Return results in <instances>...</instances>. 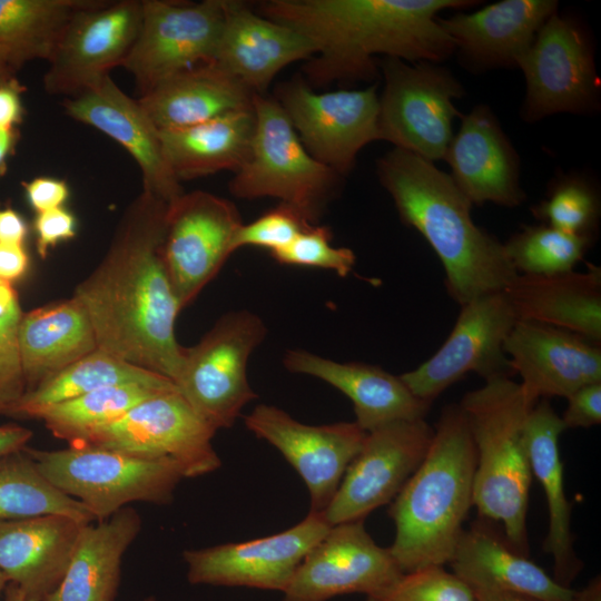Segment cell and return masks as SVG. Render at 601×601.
<instances>
[{"instance_id": "cell-54", "label": "cell", "mask_w": 601, "mask_h": 601, "mask_svg": "<svg viewBox=\"0 0 601 601\" xmlns=\"http://www.w3.org/2000/svg\"><path fill=\"white\" fill-rule=\"evenodd\" d=\"M574 601H601V580L593 579L583 590L574 593Z\"/></svg>"}, {"instance_id": "cell-51", "label": "cell", "mask_w": 601, "mask_h": 601, "mask_svg": "<svg viewBox=\"0 0 601 601\" xmlns=\"http://www.w3.org/2000/svg\"><path fill=\"white\" fill-rule=\"evenodd\" d=\"M32 435L31 430L17 424L1 425L0 457L24 449Z\"/></svg>"}, {"instance_id": "cell-48", "label": "cell", "mask_w": 601, "mask_h": 601, "mask_svg": "<svg viewBox=\"0 0 601 601\" xmlns=\"http://www.w3.org/2000/svg\"><path fill=\"white\" fill-rule=\"evenodd\" d=\"M24 87L12 77L0 83V128L14 129L22 122Z\"/></svg>"}, {"instance_id": "cell-53", "label": "cell", "mask_w": 601, "mask_h": 601, "mask_svg": "<svg viewBox=\"0 0 601 601\" xmlns=\"http://www.w3.org/2000/svg\"><path fill=\"white\" fill-rule=\"evenodd\" d=\"M476 601H536L529 597L508 592H494L485 590H472Z\"/></svg>"}, {"instance_id": "cell-7", "label": "cell", "mask_w": 601, "mask_h": 601, "mask_svg": "<svg viewBox=\"0 0 601 601\" xmlns=\"http://www.w3.org/2000/svg\"><path fill=\"white\" fill-rule=\"evenodd\" d=\"M40 472L62 493L102 521L132 502L169 504L185 479L170 459H145L85 444L61 450L24 447Z\"/></svg>"}, {"instance_id": "cell-43", "label": "cell", "mask_w": 601, "mask_h": 601, "mask_svg": "<svg viewBox=\"0 0 601 601\" xmlns=\"http://www.w3.org/2000/svg\"><path fill=\"white\" fill-rule=\"evenodd\" d=\"M331 240L329 227L311 225L288 246L270 255L283 265L331 269L345 277L355 265V254L347 247H333Z\"/></svg>"}, {"instance_id": "cell-12", "label": "cell", "mask_w": 601, "mask_h": 601, "mask_svg": "<svg viewBox=\"0 0 601 601\" xmlns=\"http://www.w3.org/2000/svg\"><path fill=\"white\" fill-rule=\"evenodd\" d=\"M215 432L176 386L141 401L117 421L76 444L145 459H170L180 466L185 477H197L216 471L221 464L211 443Z\"/></svg>"}, {"instance_id": "cell-18", "label": "cell", "mask_w": 601, "mask_h": 601, "mask_svg": "<svg viewBox=\"0 0 601 601\" xmlns=\"http://www.w3.org/2000/svg\"><path fill=\"white\" fill-rule=\"evenodd\" d=\"M323 513H312L283 532L238 543L186 550L191 584L245 587L283 592L306 554L329 531Z\"/></svg>"}, {"instance_id": "cell-36", "label": "cell", "mask_w": 601, "mask_h": 601, "mask_svg": "<svg viewBox=\"0 0 601 601\" xmlns=\"http://www.w3.org/2000/svg\"><path fill=\"white\" fill-rule=\"evenodd\" d=\"M91 0H0V53L16 71L49 61L72 16Z\"/></svg>"}, {"instance_id": "cell-35", "label": "cell", "mask_w": 601, "mask_h": 601, "mask_svg": "<svg viewBox=\"0 0 601 601\" xmlns=\"http://www.w3.org/2000/svg\"><path fill=\"white\" fill-rule=\"evenodd\" d=\"M127 384L165 388L176 385L160 374L95 349L37 388L26 392L10 417L37 418L46 408L89 392Z\"/></svg>"}, {"instance_id": "cell-58", "label": "cell", "mask_w": 601, "mask_h": 601, "mask_svg": "<svg viewBox=\"0 0 601 601\" xmlns=\"http://www.w3.org/2000/svg\"><path fill=\"white\" fill-rule=\"evenodd\" d=\"M141 601H157L155 597H146Z\"/></svg>"}, {"instance_id": "cell-50", "label": "cell", "mask_w": 601, "mask_h": 601, "mask_svg": "<svg viewBox=\"0 0 601 601\" xmlns=\"http://www.w3.org/2000/svg\"><path fill=\"white\" fill-rule=\"evenodd\" d=\"M27 234V223L17 210L0 209V243L23 245Z\"/></svg>"}, {"instance_id": "cell-29", "label": "cell", "mask_w": 601, "mask_h": 601, "mask_svg": "<svg viewBox=\"0 0 601 601\" xmlns=\"http://www.w3.org/2000/svg\"><path fill=\"white\" fill-rule=\"evenodd\" d=\"M450 564L471 590L508 592L536 601H574L573 590L481 523L463 530Z\"/></svg>"}, {"instance_id": "cell-13", "label": "cell", "mask_w": 601, "mask_h": 601, "mask_svg": "<svg viewBox=\"0 0 601 601\" xmlns=\"http://www.w3.org/2000/svg\"><path fill=\"white\" fill-rule=\"evenodd\" d=\"M504 290L463 305L442 346L415 370L400 375L420 400L432 402L469 373L484 381L514 375L504 342L518 322Z\"/></svg>"}, {"instance_id": "cell-41", "label": "cell", "mask_w": 601, "mask_h": 601, "mask_svg": "<svg viewBox=\"0 0 601 601\" xmlns=\"http://www.w3.org/2000/svg\"><path fill=\"white\" fill-rule=\"evenodd\" d=\"M22 314L12 284L0 280V416L10 417L27 392L18 343Z\"/></svg>"}, {"instance_id": "cell-38", "label": "cell", "mask_w": 601, "mask_h": 601, "mask_svg": "<svg viewBox=\"0 0 601 601\" xmlns=\"http://www.w3.org/2000/svg\"><path fill=\"white\" fill-rule=\"evenodd\" d=\"M174 387L176 385L156 388L127 384L99 388L55 404L42 411L37 418L43 421L55 437L71 445L117 421L141 401Z\"/></svg>"}, {"instance_id": "cell-27", "label": "cell", "mask_w": 601, "mask_h": 601, "mask_svg": "<svg viewBox=\"0 0 601 601\" xmlns=\"http://www.w3.org/2000/svg\"><path fill=\"white\" fill-rule=\"evenodd\" d=\"M292 373L317 377L345 394L354 405L357 425L371 432L396 421L425 418L431 403L416 397L400 376L365 363H339L303 349L287 352Z\"/></svg>"}, {"instance_id": "cell-42", "label": "cell", "mask_w": 601, "mask_h": 601, "mask_svg": "<svg viewBox=\"0 0 601 601\" xmlns=\"http://www.w3.org/2000/svg\"><path fill=\"white\" fill-rule=\"evenodd\" d=\"M366 601H476L472 590L443 566H426L403 573L393 584L368 595Z\"/></svg>"}, {"instance_id": "cell-22", "label": "cell", "mask_w": 601, "mask_h": 601, "mask_svg": "<svg viewBox=\"0 0 601 601\" xmlns=\"http://www.w3.org/2000/svg\"><path fill=\"white\" fill-rule=\"evenodd\" d=\"M449 174L472 205L518 207L526 195L520 184V158L499 119L485 104L461 116L447 147Z\"/></svg>"}, {"instance_id": "cell-32", "label": "cell", "mask_w": 601, "mask_h": 601, "mask_svg": "<svg viewBox=\"0 0 601 601\" xmlns=\"http://www.w3.org/2000/svg\"><path fill=\"white\" fill-rule=\"evenodd\" d=\"M141 530L134 508L82 526L67 571L45 601H114L122 558Z\"/></svg>"}, {"instance_id": "cell-57", "label": "cell", "mask_w": 601, "mask_h": 601, "mask_svg": "<svg viewBox=\"0 0 601 601\" xmlns=\"http://www.w3.org/2000/svg\"><path fill=\"white\" fill-rule=\"evenodd\" d=\"M9 583V580L7 579V577L0 571V599H1V595L4 594V590L7 588Z\"/></svg>"}, {"instance_id": "cell-33", "label": "cell", "mask_w": 601, "mask_h": 601, "mask_svg": "<svg viewBox=\"0 0 601 601\" xmlns=\"http://www.w3.org/2000/svg\"><path fill=\"white\" fill-rule=\"evenodd\" d=\"M565 430L561 416L548 400H540L525 422V441L532 476L540 482L548 502L549 531L544 551L552 555L555 580L565 585L581 570L573 549L571 504L563 484L559 439Z\"/></svg>"}, {"instance_id": "cell-31", "label": "cell", "mask_w": 601, "mask_h": 601, "mask_svg": "<svg viewBox=\"0 0 601 601\" xmlns=\"http://www.w3.org/2000/svg\"><path fill=\"white\" fill-rule=\"evenodd\" d=\"M18 343L27 392L98 348L89 315L75 296L23 313Z\"/></svg>"}, {"instance_id": "cell-46", "label": "cell", "mask_w": 601, "mask_h": 601, "mask_svg": "<svg viewBox=\"0 0 601 601\" xmlns=\"http://www.w3.org/2000/svg\"><path fill=\"white\" fill-rule=\"evenodd\" d=\"M561 417L566 428H589L601 423V382L584 385L572 393Z\"/></svg>"}, {"instance_id": "cell-19", "label": "cell", "mask_w": 601, "mask_h": 601, "mask_svg": "<svg viewBox=\"0 0 601 601\" xmlns=\"http://www.w3.org/2000/svg\"><path fill=\"white\" fill-rule=\"evenodd\" d=\"M244 421L247 430L275 446L302 476L312 513L327 509L366 436L356 422L307 425L266 404L257 405Z\"/></svg>"}, {"instance_id": "cell-11", "label": "cell", "mask_w": 601, "mask_h": 601, "mask_svg": "<svg viewBox=\"0 0 601 601\" xmlns=\"http://www.w3.org/2000/svg\"><path fill=\"white\" fill-rule=\"evenodd\" d=\"M377 85L317 92L297 76L282 82L274 97L308 154L342 177L358 152L380 140Z\"/></svg>"}, {"instance_id": "cell-47", "label": "cell", "mask_w": 601, "mask_h": 601, "mask_svg": "<svg viewBox=\"0 0 601 601\" xmlns=\"http://www.w3.org/2000/svg\"><path fill=\"white\" fill-rule=\"evenodd\" d=\"M21 185L30 207L37 214L62 207L69 197L68 184L62 179L40 176Z\"/></svg>"}, {"instance_id": "cell-9", "label": "cell", "mask_w": 601, "mask_h": 601, "mask_svg": "<svg viewBox=\"0 0 601 601\" xmlns=\"http://www.w3.org/2000/svg\"><path fill=\"white\" fill-rule=\"evenodd\" d=\"M266 337L264 322L249 311L224 315L190 347L175 381L194 411L215 431L231 427L257 397L247 378L253 351Z\"/></svg>"}, {"instance_id": "cell-16", "label": "cell", "mask_w": 601, "mask_h": 601, "mask_svg": "<svg viewBox=\"0 0 601 601\" xmlns=\"http://www.w3.org/2000/svg\"><path fill=\"white\" fill-rule=\"evenodd\" d=\"M141 17L140 0H91L79 9L48 61L46 91L75 97L122 66L138 36Z\"/></svg>"}, {"instance_id": "cell-15", "label": "cell", "mask_w": 601, "mask_h": 601, "mask_svg": "<svg viewBox=\"0 0 601 601\" xmlns=\"http://www.w3.org/2000/svg\"><path fill=\"white\" fill-rule=\"evenodd\" d=\"M433 434L425 418L396 421L366 432L323 512L329 525L365 520L392 502L424 460Z\"/></svg>"}, {"instance_id": "cell-55", "label": "cell", "mask_w": 601, "mask_h": 601, "mask_svg": "<svg viewBox=\"0 0 601 601\" xmlns=\"http://www.w3.org/2000/svg\"><path fill=\"white\" fill-rule=\"evenodd\" d=\"M4 601H24V598L16 584L8 583L4 590Z\"/></svg>"}, {"instance_id": "cell-26", "label": "cell", "mask_w": 601, "mask_h": 601, "mask_svg": "<svg viewBox=\"0 0 601 601\" xmlns=\"http://www.w3.org/2000/svg\"><path fill=\"white\" fill-rule=\"evenodd\" d=\"M85 524L57 514L0 521V571L24 601H45L57 589Z\"/></svg>"}, {"instance_id": "cell-39", "label": "cell", "mask_w": 601, "mask_h": 601, "mask_svg": "<svg viewBox=\"0 0 601 601\" xmlns=\"http://www.w3.org/2000/svg\"><path fill=\"white\" fill-rule=\"evenodd\" d=\"M593 239L542 224L523 226L503 245L518 274L553 275L573 270Z\"/></svg>"}, {"instance_id": "cell-17", "label": "cell", "mask_w": 601, "mask_h": 601, "mask_svg": "<svg viewBox=\"0 0 601 601\" xmlns=\"http://www.w3.org/2000/svg\"><path fill=\"white\" fill-rule=\"evenodd\" d=\"M242 225L231 201L207 191L184 193L169 205L162 255L181 309L234 253L233 242Z\"/></svg>"}, {"instance_id": "cell-44", "label": "cell", "mask_w": 601, "mask_h": 601, "mask_svg": "<svg viewBox=\"0 0 601 601\" xmlns=\"http://www.w3.org/2000/svg\"><path fill=\"white\" fill-rule=\"evenodd\" d=\"M311 225L294 208L280 203L254 221L243 224L235 235L233 250L252 246L272 254L288 246Z\"/></svg>"}, {"instance_id": "cell-25", "label": "cell", "mask_w": 601, "mask_h": 601, "mask_svg": "<svg viewBox=\"0 0 601 601\" xmlns=\"http://www.w3.org/2000/svg\"><path fill=\"white\" fill-rule=\"evenodd\" d=\"M315 46L304 35L263 17L243 1H226L214 61L255 95H264L288 65L309 60Z\"/></svg>"}, {"instance_id": "cell-21", "label": "cell", "mask_w": 601, "mask_h": 601, "mask_svg": "<svg viewBox=\"0 0 601 601\" xmlns=\"http://www.w3.org/2000/svg\"><path fill=\"white\" fill-rule=\"evenodd\" d=\"M503 347L532 405L553 396L566 398L584 385L601 382L600 344L575 333L519 319Z\"/></svg>"}, {"instance_id": "cell-28", "label": "cell", "mask_w": 601, "mask_h": 601, "mask_svg": "<svg viewBox=\"0 0 601 601\" xmlns=\"http://www.w3.org/2000/svg\"><path fill=\"white\" fill-rule=\"evenodd\" d=\"M518 319L562 328L601 344V268L518 274L505 287Z\"/></svg>"}, {"instance_id": "cell-34", "label": "cell", "mask_w": 601, "mask_h": 601, "mask_svg": "<svg viewBox=\"0 0 601 601\" xmlns=\"http://www.w3.org/2000/svg\"><path fill=\"white\" fill-rule=\"evenodd\" d=\"M254 134L253 109L188 127L159 130L165 159L179 181L221 170L236 173L250 155Z\"/></svg>"}, {"instance_id": "cell-56", "label": "cell", "mask_w": 601, "mask_h": 601, "mask_svg": "<svg viewBox=\"0 0 601 601\" xmlns=\"http://www.w3.org/2000/svg\"><path fill=\"white\" fill-rule=\"evenodd\" d=\"M14 70L9 66L3 56L0 53V83L14 77Z\"/></svg>"}, {"instance_id": "cell-6", "label": "cell", "mask_w": 601, "mask_h": 601, "mask_svg": "<svg viewBox=\"0 0 601 601\" xmlns=\"http://www.w3.org/2000/svg\"><path fill=\"white\" fill-rule=\"evenodd\" d=\"M255 134L247 161L228 188L240 199L275 197L318 225L344 177L314 159L275 98L255 95Z\"/></svg>"}, {"instance_id": "cell-20", "label": "cell", "mask_w": 601, "mask_h": 601, "mask_svg": "<svg viewBox=\"0 0 601 601\" xmlns=\"http://www.w3.org/2000/svg\"><path fill=\"white\" fill-rule=\"evenodd\" d=\"M402 574L390 550L368 534L364 520L341 523L332 525L306 554L282 601H327L348 593L368 597Z\"/></svg>"}, {"instance_id": "cell-3", "label": "cell", "mask_w": 601, "mask_h": 601, "mask_svg": "<svg viewBox=\"0 0 601 601\" xmlns=\"http://www.w3.org/2000/svg\"><path fill=\"white\" fill-rule=\"evenodd\" d=\"M376 174L401 220L440 258L457 304L504 290L516 277L503 243L473 221L471 201L434 162L394 147L377 159Z\"/></svg>"}, {"instance_id": "cell-40", "label": "cell", "mask_w": 601, "mask_h": 601, "mask_svg": "<svg viewBox=\"0 0 601 601\" xmlns=\"http://www.w3.org/2000/svg\"><path fill=\"white\" fill-rule=\"evenodd\" d=\"M531 211L553 228L594 238L601 214L599 190L585 174H559L549 185L545 198Z\"/></svg>"}, {"instance_id": "cell-4", "label": "cell", "mask_w": 601, "mask_h": 601, "mask_svg": "<svg viewBox=\"0 0 601 601\" xmlns=\"http://www.w3.org/2000/svg\"><path fill=\"white\" fill-rule=\"evenodd\" d=\"M476 449L460 404L442 410L430 449L392 501L390 553L403 573L450 563L473 506Z\"/></svg>"}, {"instance_id": "cell-10", "label": "cell", "mask_w": 601, "mask_h": 601, "mask_svg": "<svg viewBox=\"0 0 601 601\" xmlns=\"http://www.w3.org/2000/svg\"><path fill=\"white\" fill-rule=\"evenodd\" d=\"M525 80L520 110L525 122L556 114L588 115L600 105V82L587 32L568 16L555 11L520 58Z\"/></svg>"}, {"instance_id": "cell-5", "label": "cell", "mask_w": 601, "mask_h": 601, "mask_svg": "<svg viewBox=\"0 0 601 601\" xmlns=\"http://www.w3.org/2000/svg\"><path fill=\"white\" fill-rule=\"evenodd\" d=\"M476 449L473 506L502 522L509 545L528 554L526 513L532 471L525 422L534 405L511 377L486 381L461 403Z\"/></svg>"}, {"instance_id": "cell-14", "label": "cell", "mask_w": 601, "mask_h": 601, "mask_svg": "<svg viewBox=\"0 0 601 601\" xmlns=\"http://www.w3.org/2000/svg\"><path fill=\"white\" fill-rule=\"evenodd\" d=\"M227 0H142L136 41L122 67L140 96L187 69L214 61Z\"/></svg>"}, {"instance_id": "cell-2", "label": "cell", "mask_w": 601, "mask_h": 601, "mask_svg": "<svg viewBox=\"0 0 601 601\" xmlns=\"http://www.w3.org/2000/svg\"><path fill=\"white\" fill-rule=\"evenodd\" d=\"M471 0H267L265 18L304 35L316 53L303 66L313 88L333 82H372L377 58L442 63L454 55L439 12L467 9Z\"/></svg>"}, {"instance_id": "cell-8", "label": "cell", "mask_w": 601, "mask_h": 601, "mask_svg": "<svg viewBox=\"0 0 601 601\" xmlns=\"http://www.w3.org/2000/svg\"><path fill=\"white\" fill-rule=\"evenodd\" d=\"M384 87L378 96L380 140L425 160H444L453 138L454 100L465 90L452 71L431 61L377 58Z\"/></svg>"}, {"instance_id": "cell-52", "label": "cell", "mask_w": 601, "mask_h": 601, "mask_svg": "<svg viewBox=\"0 0 601 601\" xmlns=\"http://www.w3.org/2000/svg\"><path fill=\"white\" fill-rule=\"evenodd\" d=\"M20 135L17 128H0V179L6 175L8 160L14 152Z\"/></svg>"}, {"instance_id": "cell-37", "label": "cell", "mask_w": 601, "mask_h": 601, "mask_svg": "<svg viewBox=\"0 0 601 601\" xmlns=\"http://www.w3.org/2000/svg\"><path fill=\"white\" fill-rule=\"evenodd\" d=\"M66 515L95 522L89 510L62 493L40 472L24 449L0 457V521Z\"/></svg>"}, {"instance_id": "cell-30", "label": "cell", "mask_w": 601, "mask_h": 601, "mask_svg": "<svg viewBox=\"0 0 601 601\" xmlns=\"http://www.w3.org/2000/svg\"><path fill=\"white\" fill-rule=\"evenodd\" d=\"M254 96L211 61L171 76L141 95L138 101L158 130H167L252 110Z\"/></svg>"}, {"instance_id": "cell-1", "label": "cell", "mask_w": 601, "mask_h": 601, "mask_svg": "<svg viewBox=\"0 0 601 601\" xmlns=\"http://www.w3.org/2000/svg\"><path fill=\"white\" fill-rule=\"evenodd\" d=\"M169 205L142 191L73 296L89 315L99 349L175 383L185 348L176 339L181 307L162 255Z\"/></svg>"}, {"instance_id": "cell-45", "label": "cell", "mask_w": 601, "mask_h": 601, "mask_svg": "<svg viewBox=\"0 0 601 601\" xmlns=\"http://www.w3.org/2000/svg\"><path fill=\"white\" fill-rule=\"evenodd\" d=\"M33 227L36 231V248L45 259L50 248L77 235V219L67 208L58 207L36 215Z\"/></svg>"}, {"instance_id": "cell-23", "label": "cell", "mask_w": 601, "mask_h": 601, "mask_svg": "<svg viewBox=\"0 0 601 601\" xmlns=\"http://www.w3.org/2000/svg\"><path fill=\"white\" fill-rule=\"evenodd\" d=\"M66 114L121 145L142 175V191L168 204L184 194L161 148L159 130L138 100L127 96L108 76L63 100Z\"/></svg>"}, {"instance_id": "cell-24", "label": "cell", "mask_w": 601, "mask_h": 601, "mask_svg": "<svg viewBox=\"0 0 601 601\" xmlns=\"http://www.w3.org/2000/svg\"><path fill=\"white\" fill-rule=\"evenodd\" d=\"M555 0H502L473 12L437 18L461 65L471 72L518 68L544 22L558 11Z\"/></svg>"}, {"instance_id": "cell-49", "label": "cell", "mask_w": 601, "mask_h": 601, "mask_svg": "<svg viewBox=\"0 0 601 601\" xmlns=\"http://www.w3.org/2000/svg\"><path fill=\"white\" fill-rule=\"evenodd\" d=\"M29 256L23 245L0 243V280L12 283L28 270Z\"/></svg>"}]
</instances>
